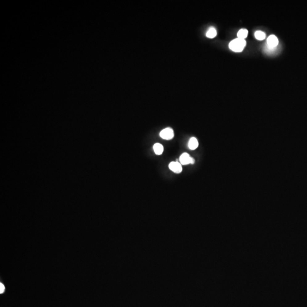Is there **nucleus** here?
Wrapping results in <instances>:
<instances>
[{
    "instance_id": "nucleus-7",
    "label": "nucleus",
    "mask_w": 307,
    "mask_h": 307,
    "mask_svg": "<svg viewBox=\"0 0 307 307\" xmlns=\"http://www.w3.org/2000/svg\"><path fill=\"white\" fill-rule=\"evenodd\" d=\"M154 151L155 152L156 155H161L163 152V146L162 145L160 144L159 143H156L154 144L153 146Z\"/></svg>"
},
{
    "instance_id": "nucleus-3",
    "label": "nucleus",
    "mask_w": 307,
    "mask_h": 307,
    "mask_svg": "<svg viewBox=\"0 0 307 307\" xmlns=\"http://www.w3.org/2000/svg\"><path fill=\"white\" fill-rule=\"evenodd\" d=\"M278 39L274 35H271L268 37L267 39L268 47L271 48H275L278 46Z\"/></svg>"
},
{
    "instance_id": "nucleus-10",
    "label": "nucleus",
    "mask_w": 307,
    "mask_h": 307,
    "mask_svg": "<svg viewBox=\"0 0 307 307\" xmlns=\"http://www.w3.org/2000/svg\"><path fill=\"white\" fill-rule=\"evenodd\" d=\"M254 35L255 38L259 40H262L266 38L265 33L262 31H257L254 34Z\"/></svg>"
},
{
    "instance_id": "nucleus-12",
    "label": "nucleus",
    "mask_w": 307,
    "mask_h": 307,
    "mask_svg": "<svg viewBox=\"0 0 307 307\" xmlns=\"http://www.w3.org/2000/svg\"><path fill=\"white\" fill-rule=\"evenodd\" d=\"M195 159H193V158H191V164H194V163H195Z\"/></svg>"
},
{
    "instance_id": "nucleus-6",
    "label": "nucleus",
    "mask_w": 307,
    "mask_h": 307,
    "mask_svg": "<svg viewBox=\"0 0 307 307\" xmlns=\"http://www.w3.org/2000/svg\"><path fill=\"white\" fill-rule=\"evenodd\" d=\"M199 146V142L197 139L195 137H192L189 139L188 142V147L191 150H195Z\"/></svg>"
},
{
    "instance_id": "nucleus-1",
    "label": "nucleus",
    "mask_w": 307,
    "mask_h": 307,
    "mask_svg": "<svg viewBox=\"0 0 307 307\" xmlns=\"http://www.w3.org/2000/svg\"><path fill=\"white\" fill-rule=\"evenodd\" d=\"M246 45L245 39L236 38L231 40L229 44V48L235 52H241L243 50Z\"/></svg>"
},
{
    "instance_id": "nucleus-9",
    "label": "nucleus",
    "mask_w": 307,
    "mask_h": 307,
    "mask_svg": "<svg viewBox=\"0 0 307 307\" xmlns=\"http://www.w3.org/2000/svg\"><path fill=\"white\" fill-rule=\"evenodd\" d=\"M247 35H248V31L247 29H245L239 30L237 33L238 38L242 39H245V38H246V37L247 36Z\"/></svg>"
},
{
    "instance_id": "nucleus-2",
    "label": "nucleus",
    "mask_w": 307,
    "mask_h": 307,
    "mask_svg": "<svg viewBox=\"0 0 307 307\" xmlns=\"http://www.w3.org/2000/svg\"><path fill=\"white\" fill-rule=\"evenodd\" d=\"M174 136L173 131L171 128L167 127L162 130L160 133V137L166 140H170L172 139Z\"/></svg>"
},
{
    "instance_id": "nucleus-11",
    "label": "nucleus",
    "mask_w": 307,
    "mask_h": 307,
    "mask_svg": "<svg viewBox=\"0 0 307 307\" xmlns=\"http://www.w3.org/2000/svg\"><path fill=\"white\" fill-rule=\"evenodd\" d=\"M5 289V286L2 283H0V293H2L4 292Z\"/></svg>"
},
{
    "instance_id": "nucleus-5",
    "label": "nucleus",
    "mask_w": 307,
    "mask_h": 307,
    "mask_svg": "<svg viewBox=\"0 0 307 307\" xmlns=\"http://www.w3.org/2000/svg\"><path fill=\"white\" fill-rule=\"evenodd\" d=\"M191 158L192 157H191L188 154L186 153V152H184L183 154H182L180 156L179 161L180 162L181 164L187 165L188 164H191Z\"/></svg>"
},
{
    "instance_id": "nucleus-8",
    "label": "nucleus",
    "mask_w": 307,
    "mask_h": 307,
    "mask_svg": "<svg viewBox=\"0 0 307 307\" xmlns=\"http://www.w3.org/2000/svg\"><path fill=\"white\" fill-rule=\"evenodd\" d=\"M217 35V31L214 27H210L206 32V36L209 38H213Z\"/></svg>"
},
{
    "instance_id": "nucleus-4",
    "label": "nucleus",
    "mask_w": 307,
    "mask_h": 307,
    "mask_svg": "<svg viewBox=\"0 0 307 307\" xmlns=\"http://www.w3.org/2000/svg\"><path fill=\"white\" fill-rule=\"evenodd\" d=\"M169 168L170 170L176 173H179L182 171V167L180 163L179 162H172L169 164Z\"/></svg>"
}]
</instances>
